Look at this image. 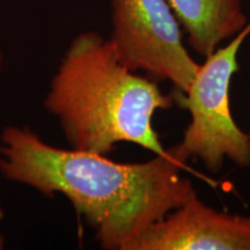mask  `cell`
<instances>
[{"label":"cell","mask_w":250,"mask_h":250,"mask_svg":"<svg viewBox=\"0 0 250 250\" xmlns=\"http://www.w3.org/2000/svg\"><path fill=\"white\" fill-rule=\"evenodd\" d=\"M180 170L191 171L174 156L124 164L56 147L28 126L0 134V174L43 196L66 197L105 250H133L151 225L186 203L195 189Z\"/></svg>","instance_id":"6da1fadb"},{"label":"cell","mask_w":250,"mask_h":250,"mask_svg":"<svg viewBox=\"0 0 250 250\" xmlns=\"http://www.w3.org/2000/svg\"><path fill=\"white\" fill-rule=\"evenodd\" d=\"M173 104L155 79L125 66L111 41L92 30L71 41L44 98L71 148L102 155L130 143L173 156L153 126L155 112Z\"/></svg>","instance_id":"7a4b0ae2"},{"label":"cell","mask_w":250,"mask_h":250,"mask_svg":"<svg viewBox=\"0 0 250 250\" xmlns=\"http://www.w3.org/2000/svg\"><path fill=\"white\" fill-rule=\"evenodd\" d=\"M249 36L250 19L226 45L204 58L186 93L175 92L174 102L190 114L182 140L168 148L181 164L199 159L211 173H218L226 159L250 167V137L234 121L229 104L230 83L239 70L237 55Z\"/></svg>","instance_id":"3957f363"},{"label":"cell","mask_w":250,"mask_h":250,"mask_svg":"<svg viewBox=\"0 0 250 250\" xmlns=\"http://www.w3.org/2000/svg\"><path fill=\"white\" fill-rule=\"evenodd\" d=\"M111 35L118 57L134 72L169 80L186 93L199 68L183 43L182 28L167 0H109Z\"/></svg>","instance_id":"277c9868"},{"label":"cell","mask_w":250,"mask_h":250,"mask_svg":"<svg viewBox=\"0 0 250 250\" xmlns=\"http://www.w3.org/2000/svg\"><path fill=\"white\" fill-rule=\"evenodd\" d=\"M133 250H250V215L214 210L195 190L184 204L151 225Z\"/></svg>","instance_id":"5b68a950"},{"label":"cell","mask_w":250,"mask_h":250,"mask_svg":"<svg viewBox=\"0 0 250 250\" xmlns=\"http://www.w3.org/2000/svg\"><path fill=\"white\" fill-rule=\"evenodd\" d=\"M190 48L203 58L239 34L249 19L242 0H167Z\"/></svg>","instance_id":"8992f818"},{"label":"cell","mask_w":250,"mask_h":250,"mask_svg":"<svg viewBox=\"0 0 250 250\" xmlns=\"http://www.w3.org/2000/svg\"><path fill=\"white\" fill-rule=\"evenodd\" d=\"M2 219H4V208H2L1 202H0V223L2 221ZM4 246H5V237L0 234V250L4 249Z\"/></svg>","instance_id":"52a82bcc"},{"label":"cell","mask_w":250,"mask_h":250,"mask_svg":"<svg viewBox=\"0 0 250 250\" xmlns=\"http://www.w3.org/2000/svg\"><path fill=\"white\" fill-rule=\"evenodd\" d=\"M2 67H4V54H2V50L0 48V73H1Z\"/></svg>","instance_id":"ba28073f"},{"label":"cell","mask_w":250,"mask_h":250,"mask_svg":"<svg viewBox=\"0 0 250 250\" xmlns=\"http://www.w3.org/2000/svg\"><path fill=\"white\" fill-rule=\"evenodd\" d=\"M248 134H249V137H250V132H249V133H248Z\"/></svg>","instance_id":"9c48e42d"}]
</instances>
